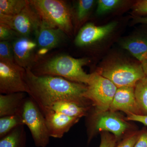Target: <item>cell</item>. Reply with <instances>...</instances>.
I'll list each match as a JSON object with an SVG mask.
<instances>
[{"label":"cell","instance_id":"603a6c76","mask_svg":"<svg viewBox=\"0 0 147 147\" xmlns=\"http://www.w3.org/2000/svg\"><path fill=\"white\" fill-rule=\"evenodd\" d=\"M119 0H98L97 1L96 13L98 16L104 15L115 10L122 4Z\"/></svg>","mask_w":147,"mask_h":147},{"label":"cell","instance_id":"1f68e13d","mask_svg":"<svg viewBox=\"0 0 147 147\" xmlns=\"http://www.w3.org/2000/svg\"><path fill=\"white\" fill-rule=\"evenodd\" d=\"M141 64L146 76H147V56L143 61L141 63Z\"/></svg>","mask_w":147,"mask_h":147},{"label":"cell","instance_id":"7c38bea8","mask_svg":"<svg viewBox=\"0 0 147 147\" xmlns=\"http://www.w3.org/2000/svg\"><path fill=\"white\" fill-rule=\"evenodd\" d=\"M117 25V22H112L102 26H96L88 23L80 29L74 42L79 47L93 45L104 39L111 34Z\"/></svg>","mask_w":147,"mask_h":147},{"label":"cell","instance_id":"2e32d148","mask_svg":"<svg viewBox=\"0 0 147 147\" xmlns=\"http://www.w3.org/2000/svg\"><path fill=\"white\" fill-rule=\"evenodd\" d=\"M139 62L142 63L147 56V35L141 34L130 38L121 43Z\"/></svg>","mask_w":147,"mask_h":147},{"label":"cell","instance_id":"44dd1931","mask_svg":"<svg viewBox=\"0 0 147 147\" xmlns=\"http://www.w3.org/2000/svg\"><path fill=\"white\" fill-rule=\"evenodd\" d=\"M134 92L141 115H147V76L137 82Z\"/></svg>","mask_w":147,"mask_h":147},{"label":"cell","instance_id":"6da1fadb","mask_svg":"<svg viewBox=\"0 0 147 147\" xmlns=\"http://www.w3.org/2000/svg\"><path fill=\"white\" fill-rule=\"evenodd\" d=\"M24 78L30 90L29 96L36 102L42 113L59 101L74 102L84 107L92 106L85 97L86 84L59 76H37L30 69H26Z\"/></svg>","mask_w":147,"mask_h":147},{"label":"cell","instance_id":"52a82bcc","mask_svg":"<svg viewBox=\"0 0 147 147\" xmlns=\"http://www.w3.org/2000/svg\"><path fill=\"white\" fill-rule=\"evenodd\" d=\"M25 125L28 127L37 147H46L50 136L43 113L31 97H27L22 113Z\"/></svg>","mask_w":147,"mask_h":147},{"label":"cell","instance_id":"4fadbf2b","mask_svg":"<svg viewBox=\"0 0 147 147\" xmlns=\"http://www.w3.org/2000/svg\"><path fill=\"white\" fill-rule=\"evenodd\" d=\"M110 110L114 112L122 111L127 114V115H141L135 97L134 87L118 88L110 105Z\"/></svg>","mask_w":147,"mask_h":147},{"label":"cell","instance_id":"4dcf8cb0","mask_svg":"<svg viewBox=\"0 0 147 147\" xmlns=\"http://www.w3.org/2000/svg\"><path fill=\"white\" fill-rule=\"evenodd\" d=\"M133 21L135 24H141L147 25V16H134Z\"/></svg>","mask_w":147,"mask_h":147},{"label":"cell","instance_id":"d4e9b609","mask_svg":"<svg viewBox=\"0 0 147 147\" xmlns=\"http://www.w3.org/2000/svg\"><path fill=\"white\" fill-rule=\"evenodd\" d=\"M19 36L18 34L5 24H0V40L7 41L14 40Z\"/></svg>","mask_w":147,"mask_h":147},{"label":"cell","instance_id":"4316f807","mask_svg":"<svg viewBox=\"0 0 147 147\" xmlns=\"http://www.w3.org/2000/svg\"><path fill=\"white\" fill-rule=\"evenodd\" d=\"M134 16H146L147 15V0H140L136 2L132 7Z\"/></svg>","mask_w":147,"mask_h":147},{"label":"cell","instance_id":"7a4b0ae2","mask_svg":"<svg viewBox=\"0 0 147 147\" xmlns=\"http://www.w3.org/2000/svg\"><path fill=\"white\" fill-rule=\"evenodd\" d=\"M87 58L76 59L69 55H56L35 64L31 69L37 76H59L71 82L87 85L90 74L84 71L83 67L89 63Z\"/></svg>","mask_w":147,"mask_h":147},{"label":"cell","instance_id":"484cf974","mask_svg":"<svg viewBox=\"0 0 147 147\" xmlns=\"http://www.w3.org/2000/svg\"><path fill=\"white\" fill-rule=\"evenodd\" d=\"M140 133V131H136L129 134L115 147H134Z\"/></svg>","mask_w":147,"mask_h":147},{"label":"cell","instance_id":"30bf717a","mask_svg":"<svg viewBox=\"0 0 147 147\" xmlns=\"http://www.w3.org/2000/svg\"><path fill=\"white\" fill-rule=\"evenodd\" d=\"M34 34L37 45L38 61L50 50L60 45L66 35L59 29L50 26L42 21Z\"/></svg>","mask_w":147,"mask_h":147},{"label":"cell","instance_id":"9c48e42d","mask_svg":"<svg viewBox=\"0 0 147 147\" xmlns=\"http://www.w3.org/2000/svg\"><path fill=\"white\" fill-rule=\"evenodd\" d=\"M41 23V20L30 3L17 15L8 16L0 13V24L8 26L19 36L30 37Z\"/></svg>","mask_w":147,"mask_h":147},{"label":"cell","instance_id":"ffe728a7","mask_svg":"<svg viewBox=\"0 0 147 147\" xmlns=\"http://www.w3.org/2000/svg\"><path fill=\"white\" fill-rule=\"evenodd\" d=\"M29 3L27 0H0V13L15 16L21 13Z\"/></svg>","mask_w":147,"mask_h":147},{"label":"cell","instance_id":"277c9868","mask_svg":"<svg viewBox=\"0 0 147 147\" xmlns=\"http://www.w3.org/2000/svg\"><path fill=\"white\" fill-rule=\"evenodd\" d=\"M87 85L85 97L92 102L93 111L100 113L110 110L117 87L96 71L91 74Z\"/></svg>","mask_w":147,"mask_h":147},{"label":"cell","instance_id":"cb8c5ba5","mask_svg":"<svg viewBox=\"0 0 147 147\" xmlns=\"http://www.w3.org/2000/svg\"><path fill=\"white\" fill-rule=\"evenodd\" d=\"M0 61L15 62L12 44L9 41H0Z\"/></svg>","mask_w":147,"mask_h":147},{"label":"cell","instance_id":"83f0119b","mask_svg":"<svg viewBox=\"0 0 147 147\" xmlns=\"http://www.w3.org/2000/svg\"><path fill=\"white\" fill-rule=\"evenodd\" d=\"M117 141V139L113 134L108 132H102L99 147H115Z\"/></svg>","mask_w":147,"mask_h":147},{"label":"cell","instance_id":"ba28073f","mask_svg":"<svg viewBox=\"0 0 147 147\" xmlns=\"http://www.w3.org/2000/svg\"><path fill=\"white\" fill-rule=\"evenodd\" d=\"M26 69L15 62L0 61V93L24 92L30 90L25 81Z\"/></svg>","mask_w":147,"mask_h":147},{"label":"cell","instance_id":"f1b7e54d","mask_svg":"<svg viewBox=\"0 0 147 147\" xmlns=\"http://www.w3.org/2000/svg\"><path fill=\"white\" fill-rule=\"evenodd\" d=\"M134 147H147V130L143 129L140 131L138 140Z\"/></svg>","mask_w":147,"mask_h":147},{"label":"cell","instance_id":"d6986e66","mask_svg":"<svg viewBox=\"0 0 147 147\" xmlns=\"http://www.w3.org/2000/svg\"><path fill=\"white\" fill-rule=\"evenodd\" d=\"M25 125L14 129L0 139V147H26V134Z\"/></svg>","mask_w":147,"mask_h":147},{"label":"cell","instance_id":"f546056e","mask_svg":"<svg viewBox=\"0 0 147 147\" xmlns=\"http://www.w3.org/2000/svg\"><path fill=\"white\" fill-rule=\"evenodd\" d=\"M126 120L141 123L147 126V115H127Z\"/></svg>","mask_w":147,"mask_h":147},{"label":"cell","instance_id":"5b68a950","mask_svg":"<svg viewBox=\"0 0 147 147\" xmlns=\"http://www.w3.org/2000/svg\"><path fill=\"white\" fill-rule=\"evenodd\" d=\"M107 78L117 87H135L139 80L146 74L141 63L117 62L100 68L96 71Z\"/></svg>","mask_w":147,"mask_h":147},{"label":"cell","instance_id":"8fae6325","mask_svg":"<svg viewBox=\"0 0 147 147\" xmlns=\"http://www.w3.org/2000/svg\"><path fill=\"white\" fill-rule=\"evenodd\" d=\"M11 44L15 63L25 69H31L38 62L35 40L30 37L18 36Z\"/></svg>","mask_w":147,"mask_h":147},{"label":"cell","instance_id":"5bb4252c","mask_svg":"<svg viewBox=\"0 0 147 147\" xmlns=\"http://www.w3.org/2000/svg\"><path fill=\"white\" fill-rule=\"evenodd\" d=\"M50 137L60 139L69 131L80 118L71 117L48 110L43 113Z\"/></svg>","mask_w":147,"mask_h":147},{"label":"cell","instance_id":"9a60e30c","mask_svg":"<svg viewBox=\"0 0 147 147\" xmlns=\"http://www.w3.org/2000/svg\"><path fill=\"white\" fill-rule=\"evenodd\" d=\"M27 93H13L0 94V117L3 116H22V111Z\"/></svg>","mask_w":147,"mask_h":147},{"label":"cell","instance_id":"7402d4cb","mask_svg":"<svg viewBox=\"0 0 147 147\" xmlns=\"http://www.w3.org/2000/svg\"><path fill=\"white\" fill-rule=\"evenodd\" d=\"M24 125L22 116L15 115L0 117V138L20 125Z\"/></svg>","mask_w":147,"mask_h":147},{"label":"cell","instance_id":"8992f818","mask_svg":"<svg viewBox=\"0 0 147 147\" xmlns=\"http://www.w3.org/2000/svg\"><path fill=\"white\" fill-rule=\"evenodd\" d=\"M88 142L96 132H111L119 139L129 128V125L117 112L109 110L102 113L88 112Z\"/></svg>","mask_w":147,"mask_h":147},{"label":"cell","instance_id":"3957f363","mask_svg":"<svg viewBox=\"0 0 147 147\" xmlns=\"http://www.w3.org/2000/svg\"><path fill=\"white\" fill-rule=\"evenodd\" d=\"M29 2L41 21L67 35L72 34L71 10L66 2L61 0H30Z\"/></svg>","mask_w":147,"mask_h":147},{"label":"cell","instance_id":"e0dca14e","mask_svg":"<svg viewBox=\"0 0 147 147\" xmlns=\"http://www.w3.org/2000/svg\"><path fill=\"white\" fill-rule=\"evenodd\" d=\"M91 107H84L74 102L68 101H59L53 103L46 111L52 110L56 113L63 114L71 117L81 118L82 117L87 116Z\"/></svg>","mask_w":147,"mask_h":147},{"label":"cell","instance_id":"ac0fdd59","mask_svg":"<svg viewBox=\"0 0 147 147\" xmlns=\"http://www.w3.org/2000/svg\"><path fill=\"white\" fill-rule=\"evenodd\" d=\"M94 3L93 0H79L76 2L74 10H71L74 28L77 30L87 21Z\"/></svg>","mask_w":147,"mask_h":147}]
</instances>
